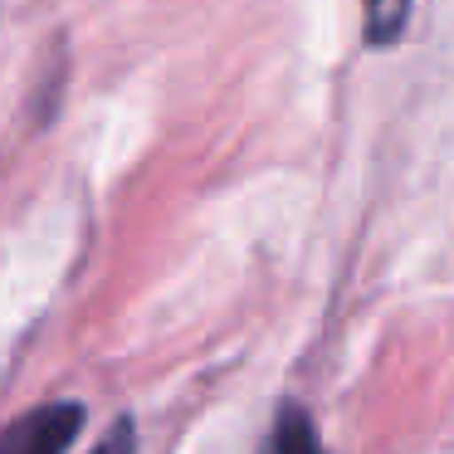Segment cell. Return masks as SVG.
Wrapping results in <instances>:
<instances>
[{"instance_id":"obj_1","label":"cell","mask_w":454,"mask_h":454,"mask_svg":"<svg viewBox=\"0 0 454 454\" xmlns=\"http://www.w3.org/2000/svg\"><path fill=\"white\" fill-rule=\"evenodd\" d=\"M83 425V411L74 401L40 405V411L20 415L11 430L0 434V454H64Z\"/></svg>"},{"instance_id":"obj_2","label":"cell","mask_w":454,"mask_h":454,"mask_svg":"<svg viewBox=\"0 0 454 454\" xmlns=\"http://www.w3.org/2000/svg\"><path fill=\"white\" fill-rule=\"evenodd\" d=\"M269 454H323L317 450V434L308 425V415L298 405H284L274 420V440H269Z\"/></svg>"},{"instance_id":"obj_3","label":"cell","mask_w":454,"mask_h":454,"mask_svg":"<svg viewBox=\"0 0 454 454\" xmlns=\"http://www.w3.org/2000/svg\"><path fill=\"white\" fill-rule=\"evenodd\" d=\"M405 5L411 0H366V15H372V40H391L405 30Z\"/></svg>"},{"instance_id":"obj_4","label":"cell","mask_w":454,"mask_h":454,"mask_svg":"<svg viewBox=\"0 0 454 454\" xmlns=\"http://www.w3.org/2000/svg\"><path fill=\"white\" fill-rule=\"evenodd\" d=\"M132 444H137L132 420H118V425H113V430L98 440V450H93V454H132Z\"/></svg>"}]
</instances>
